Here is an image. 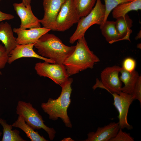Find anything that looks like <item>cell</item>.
<instances>
[{"label":"cell","instance_id":"obj_1","mask_svg":"<svg viewBox=\"0 0 141 141\" xmlns=\"http://www.w3.org/2000/svg\"><path fill=\"white\" fill-rule=\"evenodd\" d=\"M34 46L40 56L54 61L55 63L63 64L74 51L75 46H67L54 34L47 33L39 38Z\"/></svg>","mask_w":141,"mask_h":141},{"label":"cell","instance_id":"obj_2","mask_svg":"<svg viewBox=\"0 0 141 141\" xmlns=\"http://www.w3.org/2000/svg\"><path fill=\"white\" fill-rule=\"evenodd\" d=\"M73 81V78H69L60 85L62 90L58 98L56 99L49 98L46 102L42 103L41 106L43 111L48 115L50 119L55 121L60 118L66 126L69 128L72 126L67 110L71 102V85Z\"/></svg>","mask_w":141,"mask_h":141},{"label":"cell","instance_id":"obj_3","mask_svg":"<svg viewBox=\"0 0 141 141\" xmlns=\"http://www.w3.org/2000/svg\"><path fill=\"white\" fill-rule=\"evenodd\" d=\"M75 49L63 63L69 76L87 68L92 69L99 58L89 48L84 37L78 40Z\"/></svg>","mask_w":141,"mask_h":141},{"label":"cell","instance_id":"obj_4","mask_svg":"<svg viewBox=\"0 0 141 141\" xmlns=\"http://www.w3.org/2000/svg\"><path fill=\"white\" fill-rule=\"evenodd\" d=\"M105 14L104 4L102 3L101 0H97L91 11L79 20L75 31L69 38V43L73 44L80 38L84 37L87 30L93 25L97 24L101 26L104 20Z\"/></svg>","mask_w":141,"mask_h":141},{"label":"cell","instance_id":"obj_5","mask_svg":"<svg viewBox=\"0 0 141 141\" xmlns=\"http://www.w3.org/2000/svg\"><path fill=\"white\" fill-rule=\"evenodd\" d=\"M16 112L17 115L21 116L26 123L34 130L43 129L48 134L50 140H53L56 131L53 128H49L44 124L42 116L30 102L19 101L16 106Z\"/></svg>","mask_w":141,"mask_h":141},{"label":"cell","instance_id":"obj_6","mask_svg":"<svg viewBox=\"0 0 141 141\" xmlns=\"http://www.w3.org/2000/svg\"><path fill=\"white\" fill-rule=\"evenodd\" d=\"M80 17L72 0H66L56 17L51 30L63 32L77 23Z\"/></svg>","mask_w":141,"mask_h":141},{"label":"cell","instance_id":"obj_7","mask_svg":"<svg viewBox=\"0 0 141 141\" xmlns=\"http://www.w3.org/2000/svg\"><path fill=\"white\" fill-rule=\"evenodd\" d=\"M122 69L118 66L107 67L101 72V81L96 79L95 84L92 87L95 90L97 87L105 89L111 93L120 94L121 92L122 83L119 74Z\"/></svg>","mask_w":141,"mask_h":141},{"label":"cell","instance_id":"obj_8","mask_svg":"<svg viewBox=\"0 0 141 141\" xmlns=\"http://www.w3.org/2000/svg\"><path fill=\"white\" fill-rule=\"evenodd\" d=\"M34 69L40 77H48L60 85L67 80L69 76L63 64L51 63L46 61L39 62L35 64Z\"/></svg>","mask_w":141,"mask_h":141},{"label":"cell","instance_id":"obj_9","mask_svg":"<svg viewBox=\"0 0 141 141\" xmlns=\"http://www.w3.org/2000/svg\"><path fill=\"white\" fill-rule=\"evenodd\" d=\"M111 93L114 98L113 104L119 112L118 122L120 127L122 129L126 128L128 130L132 129L133 127L128 123L127 116L130 106L134 99L132 94L122 91L119 94Z\"/></svg>","mask_w":141,"mask_h":141},{"label":"cell","instance_id":"obj_10","mask_svg":"<svg viewBox=\"0 0 141 141\" xmlns=\"http://www.w3.org/2000/svg\"><path fill=\"white\" fill-rule=\"evenodd\" d=\"M13 6L21 21L19 28L26 29L41 27L40 20L33 14L31 5L26 7L22 2L14 3Z\"/></svg>","mask_w":141,"mask_h":141},{"label":"cell","instance_id":"obj_11","mask_svg":"<svg viewBox=\"0 0 141 141\" xmlns=\"http://www.w3.org/2000/svg\"><path fill=\"white\" fill-rule=\"evenodd\" d=\"M66 0H43L44 11L43 18L39 22L43 27L51 30L61 7Z\"/></svg>","mask_w":141,"mask_h":141},{"label":"cell","instance_id":"obj_12","mask_svg":"<svg viewBox=\"0 0 141 141\" xmlns=\"http://www.w3.org/2000/svg\"><path fill=\"white\" fill-rule=\"evenodd\" d=\"M51 30L44 27L28 30L14 28L13 29V32L17 35L16 40L17 45L35 43L42 36Z\"/></svg>","mask_w":141,"mask_h":141},{"label":"cell","instance_id":"obj_13","mask_svg":"<svg viewBox=\"0 0 141 141\" xmlns=\"http://www.w3.org/2000/svg\"><path fill=\"white\" fill-rule=\"evenodd\" d=\"M35 43L17 45L10 53L8 63L10 64L17 59L26 57L35 58L50 63H55L54 61L36 53L33 49Z\"/></svg>","mask_w":141,"mask_h":141},{"label":"cell","instance_id":"obj_14","mask_svg":"<svg viewBox=\"0 0 141 141\" xmlns=\"http://www.w3.org/2000/svg\"><path fill=\"white\" fill-rule=\"evenodd\" d=\"M120 127L119 122H111L102 127H98L95 132L87 134L85 141H110L115 137Z\"/></svg>","mask_w":141,"mask_h":141},{"label":"cell","instance_id":"obj_15","mask_svg":"<svg viewBox=\"0 0 141 141\" xmlns=\"http://www.w3.org/2000/svg\"><path fill=\"white\" fill-rule=\"evenodd\" d=\"M13 32L11 25L7 22L0 23V41L3 44L9 55L17 45Z\"/></svg>","mask_w":141,"mask_h":141},{"label":"cell","instance_id":"obj_16","mask_svg":"<svg viewBox=\"0 0 141 141\" xmlns=\"http://www.w3.org/2000/svg\"><path fill=\"white\" fill-rule=\"evenodd\" d=\"M115 22L120 37L119 41L127 40L130 41V36L132 31L130 28L132 26L133 21L129 16L126 14L116 19Z\"/></svg>","mask_w":141,"mask_h":141},{"label":"cell","instance_id":"obj_17","mask_svg":"<svg viewBox=\"0 0 141 141\" xmlns=\"http://www.w3.org/2000/svg\"><path fill=\"white\" fill-rule=\"evenodd\" d=\"M120 72L121 75L120 79L124 84V86L122 88V91L128 94H132L135 84L139 76L138 72L135 70L129 72L122 68Z\"/></svg>","mask_w":141,"mask_h":141},{"label":"cell","instance_id":"obj_18","mask_svg":"<svg viewBox=\"0 0 141 141\" xmlns=\"http://www.w3.org/2000/svg\"><path fill=\"white\" fill-rule=\"evenodd\" d=\"M141 9V0H134L118 5L113 10L112 16L114 18L116 19L120 17L124 16L131 11H137Z\"/></svg>","mask_w":141,"mask_h":141},{"label":"cell","instance_id":"obj_19","mask_svg":"<svg viewBox=\"0 0 141 141\" xmlns=\"http://www.w3.org/2000/svg\"><path fill=\"white\" fill-rule=\"evenodd\" d=\"M12 126L13 127L19 128L22 130L31 141H48L27 125L20 115H19L17 120L12 124Z\"/></svg>","mask_w":141,"mask_h":141},{"label":"cell","instance_id":"obj_20","mask_svg":"<svg viewBox=\"0 0 141 141\" xmlns=\"http://www.w3.org/2000/svg\"><path fill=\"white\" fill-rule=\"evenodd\" d=\"M100 28L102 35L109 43L111 44L119 41L120 37L115 21L107 20Z\"/></svg>","mask_w":141,"mask_h":141},{"label":"cell","instance_id":"obj_21","mask_svg":"<svg viewBox=\"0 0 141 141\" xmlns=\"http://www.w3.org/2000/svg\"><path fill=\"white\" fill-rule=\"evenodd\" d=\"M0 124L3 127V135L1 141H26L20 135L19 131L12 130V125H9L5 120L0 118Z\"/></svg>","mask_w":141,"mask_h":141},{"label":"cell","instance_id":"obj_22","mask_svg":"<svg viewBox=\"0 0 141 141\" xmlns=\"http://www.w3.org/2000/svg\"><path fill=\"white\" fill-rule=\"evenodd\" d=\"M80 18L87 15L92 10L97 0H72Z\"/></svg>","mask_w":141,"mask_h":141},{"label":"cell","instance_id":"obj_23","mask_svg":"<svg viewBox=\"0 0 141 141\" xmlns=\"http://www.w3.org/2000/svg\"><path fill=\"white\" fill-rule=\"evenodd\" d=\"M134 0H104L105 2V14L104 20L102 27L107 20L110 12L119 5L125 2L132 1Z\"/></svg>","mask_w":141,"mask_h":141},{"label":"cell","instance_id":"obj_24","mask_svg":"<svg viewBox=\"0 0 141 141\" xmlns=\"http://www.w3.org/2000/svg\"><path fill=\"white\" fill-rule=\"evenodd\" d=\"M120 128L115 136L110 141H134V138L130 133L123 132Z\"/></svg>","mask_w":141,"mask_h":141},{"label":"cell","instance_id":"obj_25","mask_svg":"<svg viewBox=\"0 0 141 141\" xmlns=\"http://www.w3.org/2000/svg\"><path fill=\"white\" fill-rule=\"evenodd\" d=\"M136 62L135 60L131 57H127L124 60L122 68L129 72H132L135 70Z\"/></svg>","mask_w":141,"mask_h":141},{"label":"cell","instance_id":"obj_26","mask_svg":"<svg viewBox=\"0 0 141 141\" xmlns=\"http://www.w3.org/2000/svg\"><path fill=\"white\" fill-rule=\"evenodd\" d=\"M9 55L4 46L0 44V68H3L8 63Z\"/></svg>","mask_w":141,"mask_h":141},{"label":"cell","instance_id":"obj_27","mask_svg":"<svg viewBox=\"0 0 141 141\" xmlns=\"http://www.w3.org/2000/svg\"><path fill=\"white\" fill-rule=\"evenodd\" d=\"M134 99L138 100L141 103V77L139 76L135 84L132 94Z\"/></svg>","mask_w":141,"mask_h":141},{"label":"cell","instance_id":"obj_28","mask_svg":"<svg viewBox=\"0 0 141 141\" xmlns=\"http://www.w3.org/2000/svg\"><path fill=\"white\" fill-rule=\"evenodd\" d=\"M13 15L3 13L0 10V22L5 20H10L14 19Z\"/></svg>","mask_w":141,"mask_h":141},{"label":"cell","instance_id":"obj_29","mask_svg":"<svg viewBox=\"0 0 141 141\" xmlns=\"http://www.w3.org/2000/svg\"><path fill=\"white\" fill-rule=\"evenodd\" d=\"M22 2L27 7L31 5V0H22Z\"/></svg>","mask_w":141,"mask_h":141},{"label":"cell","instance_id":"obj_30","mask_svg":"<svg viewBox=\"0 0 141 141\" xmlns=\"http://www.w3.org/2000/svg\"><path fill=\"white\" fill-rule=\"evenodd\" d=\"M141 38V32H139L137 36L136 37L135 39H138Z\"/></svg>","mask_w":141,"mask_h":141},{"label":"cell","instance_id":"obj_31","mask_svg":"<svg viewBox=\"0 0 141 141\" xmlns=\"http://www.w3.org/2000/svg\"><path fill=\"white\" fill-rule=\"evenodd\" d=\"M140 45H141L140 44H138V45H137V48L139 46L138 48H140V47H140Z\"/></svg>","mask_w":141,"mask_h":141},{"label":"cell","instance_id":"obj_32","mask_svg":"<svg viewBox=\"0 0 141 141\" xmlns=\"http://www.w3.org/2000/svg\"><path fill=\"white\" fill-rule=\"evenodd\" d=\"M1 69L0 68V75H1L2 74V72L0 70Z\"/></svg>","mask_w":141,"mask_h":141},{"label":"cell","instance_id":"obj_33","mask_svg":"<svg viewBox=\"0 0 141 141\" xmlns=\"http://www.w3.org/2000/svg\"><path fill=\"white\" fill-rule=\"evenodd\" d=\"M2 134V133L0 131V136H1Z\"/></svg>","mask_w":141,"mask_h":141},{"label":"cell","instance_id":"obj_34","mask_svg":"<svg viewBox=\"0 0 141 141\" xmlns=\"http://www.w3.org/2000/svg\"><path fill=\"white\" fill-rule=\"evenodd\" d=\"M1 1V0H0V1Z\"/></svg>","mask_w":141,"mask_h":141}]
</instances>
